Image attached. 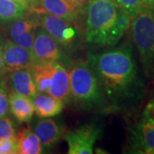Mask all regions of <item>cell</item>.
I'll use <instances>...</instances> for the list:
<instances>
[{
    "label": "cell",
    "mask_w": 154,
    "mask_h": 154,
    "mask_svg": "<svg viewBox=\"0 0 154 154\" xmlns=\"http://www.w3.org/2000/svg\"><path fill=\"white\" fill-rule=\"evenodd\" d=\"M15 136H17V129L14 121L8 116H0V138Z\"/></svg>",
    "instance_id": "cell-21"
},
{
    "label": "cell",
    "mask_w": 154,
    "mask_h": 154,
    "mask_svg": "<svg viewBox=\"0 0 154 154\" xmlns=\"http://www.w3.org/2000/svg\"><path fill=\"white\" fill-rule=\"evenodd\" d=\"M82 17L85 42L100 48L118 44L131 22L114 0H88Z\"/></svg>",
    "instance_id": "cell-2"
},
{
    "label": "cell",
    "mask_w": 154,
    "mask_h": 154,
    "mask_svg": "<svg viewBox=\"0 0 154 154\" xmlns=\"http://www.w3.org/2000/svg\"><path fill=\"white\" fill-rule=\"evenodd\" d=\"M29 11L36 14H50L78 25L82 17V15L67 0H39L37 5L31 8Z\"/></svg>",
    "instance_id": "cell-12"
},
{
    "label": "cell",
    "mask_w": 154,
    "mask_h": 154,
    "mask_svg": "<svg viewBox=\"0 0 154 154\" xmlns=\"http://www.w3.org/2000/svg\"><path fill=\"white\" fill-rule=\"evenodd\" d=\"M32 99L34 113L38 118H48L58 116L63 111L65 105L60 99L44 93H38Z\"/></svg>",
    "instance_id": "cell-15"
},
{
    "label": "cell",
    "mask_w": 154,
    "mask_h": 154,
    "mask_svg": "<svg viewBox=\"0 0 154 154\" xmlns=\"http://www.w3.org/2000/svg\"><path fill=\"white\" fill-rule=\"evenodd\" d=\"M131 148L138 153L154 154V121L145 110L131 129Z\"/></svg>",
    "instance_id": "cell-9"
},
{
    "label": "cell",
    "mask_w": 154,
    "mask_h": 154,
    "mask_svg": "<svg viewBox=\"0 0 154 154\" xmlns=\"http://www.w3.org/2000/svg\"><path fill=\"white\" fill-rule=\"evenodd\" d=\"M10 111L20 123H28L34 114L33 99L29 97L18 94L13 91L9 95Z\"/></svg>",
    "instance_id": "cell-16"
},
{
    "label": "cell",
    "mask_w": 154,
    "mask_h": 154,
    "mask_svg": "<svg viewBox=\"0 0 154 154\" xmlns=\"http://www.w3.org/2000/svg\"><path fill=\"white\" fill-rule=\"evenodd\" d=\"M86 60L104 88L112 111L131 110L142 101L146 87L130 42L88 52Z\"/></svg>",
    "instance_id": "cell-1"
},
{
    "label": "cell",
    "mask_w": 154,
    "mask_h": 154,
    "mask_svg": "<svg viewBox=\"0 0 154 154\" xmlns=\"http://www.w3.org/2000/svg\"><path fill=\"white\" fill-rule=\"evenodd\" d=\"M32 129L40 141L43 153L50 152L64 134L63 124L51 117L40 118L35 122Z\"/></svg>",
    "instance_id": "cell-10"
},
{
    "label": "cell",
    "mask_w": 154,
    "mask_h": 154,
    "mask_svg": "<svg viewBox=\"0 0 154 154\" xmlns=\"http://www.w3.org/2000/svg\"><path fill=\"white\" fill-rule=\"evenodd\" d=\"M48 94L62 100L64 104L69 102V74L63 63L55 62Z\"/></svg>",
    "instance_id": "cell-13"
},
{
    "label": "cell",
    "mask_w": 154,
    "mask_h": 154,
    "mask_svg": "<svg viewBox=\"0 0 154 154\" xmlns=\"http://www.w3.org/2000/svg\"><path fill=\"white\" fill-rule=\"evenodd\" d=\"M72 6H74L77 11H79L82 15L83 14L84 8L87 5L88 0H67Z\"/></svg>",
    "instance_id": "cell-25"
},
{
    "label": "cell",
    "mask_w": 154,
    "mask_h": 154,
    "mask_svg": "<svg viewBox=\"0 0 154 154\" xmlns=\"http://www.w3.org/2000/svg\"><path fill=\"white\" fill-rule=\"evenodd\" d=\"M55 62L33 61L30 71L38 93L48 94L54 72Z\"/></svg>",
    "instance_id": "cell-17"
},
{
    "label": "cell",
    "mask_w": 154,
    "mask_h": 154,
    "mask_svg": "<svg viewBox=\"0 0 154 154\" xmlns=\"http://www.w3.org/2000/svg\"><path fill=\"white\" fill-rule=\"evenodd\" d=\"M146 9L154 11V0H143Z\"/></svg>",
    "instance_id": "cell-28"
},
{
    "label": "cell",
    "mask_w": 154,
    "mask_h": 154,
    "mask_svg": "<svg viewBox=\"0 0 154 154\" xmlns=\"http://www.w3.org/2000/svg\"><path fill=\"white\" fill-rule=\"evenodd\" d=\"M145 110L146 111L149 116L154 121V94H152L151 99H149L148 103L145 108Z\"/></svg>",
    "instance_id": "cell-26"
},
{
    "label": "cell",
    "mask_w": 154,
    "mask_h": 154,
    "mask_svg": "<svg viewBox=\"0 0 154 154\" xmlns=\"http://www.w3.org/2000/svg\"><path fill=\"white\" fill-rule=\"evenodd\" d=\"M0 154H19L17 136L0 138Z\"/></svg>",
    "instance_id": "cell-23"
},
{
    "label": "cell",
    "mask_w": 154,
    "mask_h": 154,
    "mask_svg": "<svg viewBox=\"0 0 154 154\" xmlns=\"http://www.w3.org/2000/svg\"><path fill=\"white\" fill-rule=\"evenodd\" d=\"M102 134L101 128L96 123L84 124L63 134L69 154H92L94 146Z\"/></svg>",
    "instance_id": "cell-6"
},
{
    "label": "cell",
    "mask_w": 154,
    "mask_h": 154,
    "mask_svg": "<svg viewBox=\"0 0 154 154\" xmlns=\"http://www.w3.org/2000/svg\"><path fill=\"white\" fill-rule=\"evenodd\" d=\"M9 95L10 92L6 84V81L0 77V116H7L10 112L9 105Z\"/></svg>",
    "instance_id": "cell-22"
},
{
    "label": "cell",
    "mask_w": 154,
    "mask_h": 154,
    "mask_svg": "<svg viewBox=\"0 0 154 154\" xmlns=\"http://www.w3.org/2000/svg\"><path fill=\"white\" fill-rule=\"evenodd\" d=\"M32 1H33V0H29V2H30V5H31V4H32Z\"/></svg>",
    "instance_id": "cell-30"
},
{
    "label": "cell",
    "mask_w": 154,
    "mask_h": 154,
    "mask_svg": "<svg viewBox=\"0 0 154 154\" xmlns=\"http://www.w3.org/2000/svg\"><path fill=\"white\" fill-rule=\"evenodd\" d=\"M31 51L33 61L61 62L66 65L68 63L64 49L40 26L36 30Z\"/></svg>",
    "instance_id": "cell-7"
},
{
    "label": "cell",
    "mask_w": 154,
    "mask_h": 154,
    "mask_svg": "<svg viewBox=\"0 0 154 154\" xmlns=\"http://www.w3.org/2000/svg\"><path fill=\"white\" fill-rule=\"evenodd\" d=\"M4 62L7 73L22 69H30L33 63L32 51L11 39H5Z\"/></svg>",
    "instance_id": "cell-11"
},
{
    "label": "cell",
    "mask_w": 154,
    "mask_h": 154,
    "mask_svg": "<svg viewBox=\"0 0 154 154\" xmlns=\"http://www.w3.org/2000/svg\"><path fill=\"white\" fill-rule=\"evenodd\" d=\"M128 29L144 74L151 77L154 72V11L144 9L131 20Z\"/></svg>",
    "instance_id": "cell-4"
},
{
    "label": "cell",
    "mask_w": 154,
    "mask_h": 154,
    "mask_svg": "<svg viewBox=\"0 0 154 154\" xmlns=\"http://www.w3.org/2000/svg\"><path fill=\"white\" fill-rule=\"evenodd\" d=\"M27 14V11L12 0H0V25L5 26Z\"/></svg>",
    "instance_id": "cell-19"
},
{
    "label": "cell",
    "mask_w": 154,
    "mask_h": 154,
    "mask_svg": "<svg viewBox=\"0 0 154 154\" xmlns=\"http://www.w3.org/2000/svg\"><path fill=\"white\" fill-rule=\"evenodd\" d=\"M4 40L5 38L0 33V77H4L7 74L4 62Z\"/></svg>",
    "instance_id": "cell-24"
},
{
    "label": "cell",
    "mask_w": 154,
    "mask_h": 154,
    "mask_svg": "<svg viewBox=\"0 0 154 154\" xmlns=\"http://www.w3.org/2000/svg\"><path fill=\"white\" fill-rule=\"evenodd\" d=\"M69 74V101L79 109L96 113L112 111L104 88L87 60L77 61Z\"/></svg>",
    "instance_id": "cell-3"
},
{
    "label": "cell",
    "mask_w": 154,
    "mask_h": 154,
    "mask_svg": "<svg viewBox=\"0 0 154 154\" xmlns=\"http://www.w3.org/2000/svg\"><path fill=\"white\" fill-rule=\"evenodd\" d=\"M37 15L39 26L55 38L64 51L75 49L82 38L81 29L78 24L46 13Z\"/></svg>",
    "instance_id": "cell-5"
},
{
    "label": "cell",
    "mask_w": 154,
    "mask_h": 154,
    "mask_svg": "<svg viewBox=\"0 0 154 154\" xmlns=\"http://www.w3.org/2000/svg\"><path fill=\"white\" fill-rule=\"evenodd\" d=\"M116 5L119 7L125 15L132 20L145 8L143 0H114Z\"/></svg>",
    "instance_id": "cell-20"
},
{
    "label": "cell",
    "mask_w": 154,
    "mask_h": 154,
    "mask_svg": "<svg viewBox=\"0 0 154 154\" xmlns=\"http://www.w3.org/2000/svg\"><path fill=\"white\" fill-rule=\"evenodd\" d=\"M12 1H14L15 3H17V5H19L23 10H25L27 12H28L30 10L31 5H30L29 0H12Z\"/></svg>",
    "instance_id": "cell-27"
},
{
    "label": "cell",
    "mask_w": 154,
    "mask_h": 154,
    "mask_svg": "<svg viewBox=\"0 0 154 154\" xmlns=\"http://www.w3.org/2000/svg\"><path fill=\"white\" fill-rule=\"evenodd\" d=\"M7 75L11 91L31 99L37 95L38 91L33 82L30 69H22L8 72Z\"/></svg>",
    "instance_id": "cell-14"
},
{
    "label": "cell",
    "mask_w": 154,
    "mask_h": 154,
    "mask_svg": "<svg viewBox=\"0 0 154 154\" xmlns=\"http://www.w3.org/2000/svg\"><path fill=\"white\" fill-rule=\"evenodd\" d=\"M17 139L19 144V154L43 153L40 141L32 128L28 127L21 129L17 134Z\"/></svg>",
    "instance_id": "cell-18"
},
{
    "label": "cell",
    "mask_w": 154,
    "mask_h": 154,
    "mask_svg": "<svg viewBox=\"0 0 154 154\" xmlns=\"http://www.w3.org/2000/svg\"><path fill=\"white\" fill-rule=\"evenodd\" d=\"M31 13L30 16L26 14L5 26L10 39L30 51L36 30L39 26L38 15Z\"/></svg>",
    "instance_id": "cell-8"
},
{
    "label": "cell",
    "mask_w": 154,
    "mask_h": 154,
    "mask_svg": "<svg viewBox=\"0 0 154 154\" xmlns=\"http://www.w3.org/2000/svg\"><path fill=\"white\" fill-rule=\"evenodd\" d=\"M38 1H39V0H33V1H32V4H31V7H30V9H31V8H33V7H34V6L37 5V4L38 3ZM29 11H30V10H29Z\"/></svg>",
    "instance_id": "cell-29"
}]
</instances>
